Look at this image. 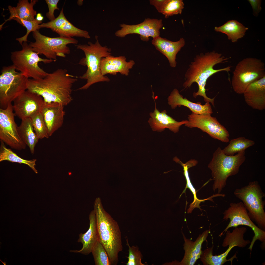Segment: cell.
Returning a JSON list of instances; mask_svg holds the SVG:
<instances>
[{
  "label": "cell",
  "mask_w": 265,
  "mask_h": 265,
  "mask_svg": "<svg viewBox=\"0 0 265 265\" xmlns=\"http://www.w3.org/2000/svg\"><path fill=\"white\" fill-rule=\"evenodd\" d=\"M77 80L66 69L59 68L47 73L43 78L29 79L27 90L41 96L45 103H57L66 106L72 100V87Z\"/></svg>",
  "instance_id": "6da1fadb"
},
{
  "label": "cell",
  "mask_w": 265,
  "mask_h": 265,
  "mask_svg": "<svg viewBox=\"0 0 265 265\" xmlns=\"http://www.w3.org/2000/svg\"><path fill=\"white\" fill-rule=\"evenodd\" d=\"M229 59L214 51L204 54L201 53L197 55L191 62L185 74V80L183 86L187 89L193 83H196L198 90L197 92L193 93V97L196 98L198 96H202L206 102L211 103L214 106L215 97L209 98L206 94V82L210 76L216 73L226 71L228 73L231 71V66L219 69H214L213 67L217 64L227 62Z\"/></svg>",
  "instance_id": "7a4b0ae2"
},
{
  "label": "cell",
  "mask_w": 265,
  "mask_h": 265,
  "mask_svg": "<svg viewBox=\"0 0 265 265\" xmlns=\"http://www.w3.org/2000/svg\"><path fill=\"white\" fill-rule=\"evenodd\" d=\"M98 240L108 255L112 265H116L118 254L123 249L121 233L118 222L105 210L100 198L94 202Z\"/></svg>",
  "instance_id": "3957f363"
},
{
  "label": "cell",
  "mask_w": 265,
  "mask_h": 265,
  "mask_svg": "<svg viewBox=\"0 0 265 265\" xmlns=\"http://www.w3.org/2000/svg\"><path fill=\"white\" fill-rule=\"evenodd\" d=\"M95 38L96 41L94 44L89 41L88 44H79L76 45L77 49L83 51L85 55L79 64L87 67L86 72L79 77L81 79L87 80V82L78 90H86L95 83L109 82L110 80L107 77L102 74L100 63L102 58L111 55V49L106 46H102L99 42L98 36H96Z\"/></svg>",
  "instance_id": "277c9868"
},
{
  "label": "cell",
  "mask_w": 265,
  "mask_h": 265,
  "mask_svg": "<svg viewBox=\"0 0 265 265\" xmlns=\"http://www.w3.org/2000/svg\"><path fill=\"white\" fill-rule=\"evenodd\" d=\"M245 151H243L235 155L228 156L223 152L220 147L217 148L208 165L214 181V191L217 190L218 193L220 194L225 187L228 177L238 172L240 167L245 160Z\"/></svg>",
  "instance_id": "5b68a950"
},
{
  "label": "cell",
  "mask_w": 265,
  "mask_h": 265,
  "mask_svg": "<svg viewBox=\"0 0 265 265\" xmlns=\"http://www.w3.org/2000/svg\"><path fill=\"white\" fill-rule=\"evenodd\" d=\"M234 195L242 201L247 209L251 220L260 229L265 231V193L258 182H250L247 185L236 189Z\"/></svg>",
  "instance_id": "8992f818"
},
{
  "label": "cell",
  "mask_w": 265,
  "mask_h": 265,
  "mask_svg": "<svg viewBox=\"0 0 265 265\" xmlns=\"http://www.w3.org/2000/svg\"><path fill=\"white\" fill-rule=\"evenodd\" d=\"M29 78L17 71L14 66H3L0 75V108L8 105L27 90Z\"/></svg>",
  "instance_id": "52a82bcc"
},
{
  "label": "cell",
  "mask_w": 265,
  "mask_h": 265,
  "mask_svg": "<svg viewBox=\"0 0 265 265\" xmlns=\"http://www.w3.org/2000/svg\"><path fill=\"white\" fill-rule=\"evenodd\" d=\"M21 45V50L11 53V59L16 70L28 78L39 79L44 77L47 73L40 67L39 63L48 64L54 61L39 57L27 42H23Z\"/></svg>",
  "instance_id": "ba28073f"
},
{
  "label": "cell",
  "mask_w": 265,
  "mask_h": 265,
  "mask_svg": "<svg viewBox=\"0 0 265 265\" xmlns=\"http://www.w3.org/2000/svg\"><path fill=\"white\" fill-rule=\"evenodd\" d=\"M265 77V67L261 60L256 58H244L236 66L231 84L234 91L243 94L251 83Z\"/></svg>",
  "instance_id": "9c48e42d"
},
{
  "label": "cell",
  "mask_w": 265,
  "mask_h": 265,
  "mask_svg": "<svg viewBox=\"0 0 265 265\" xmlns=\"http://www.w3.org/2000/svg\"><path fill=\"white\" fill-rule=\"evenodd\" d=\"M32 35L35 41L30 42L29 45L33 51L54 62L57 56L65 58L66 54L70 53L68 44L78 43L77 40L72 38L49 37L41 34L38 30L33 31Z\"/></svg>",
  "instance_id": "30bf717a"
},
{
  "label": "cell",
  "mask_w": 265,
  "mask_h": 265,
  "mask_svg": "<svg viewBox=\"0 0 265 265\" xmlns=\"http://www.w3.org/2000/svg\"><path fill=\"white\" fill-rule=\"evenodd\" d=\"M223 219L230 220V222L225 229L220 234L221 236L230 228L235 227L239 225H244L250 227L253 231V237L250 246L248 248L251 252L255 242L257 240L263 243L265 245V231L256 226L250 218L248 211L243 203H231L229 207L223 213Z\"/></svg>",
  "instance_id": "8fae6325"
},
{
  "label": "cell",
  "mask_w": 265,
  "mask_h": 265,
  "mask_svg": "<svg viewBox=\"0 0 265 265\" xmlns=\"http://www.w3.org/2000/svg\"><path fill=\"white\" fill-rule=\"evenodd\" d=\"M13 111L11 103L5 109L0 108V140L13 149H25L27 146L19 136Z\"/></svg>",
  "instance_id": "7c38bea8"
},
{
  "label": "cell",
  "mask_w": 265,
  "mask_h": 265,
  "mask_svg": "<svg viewBox=\"0 0 265 265\" xmlns=\"http://www.w3.org/2000/svg\"><path fill=\"white\" fill-rule=\"evenodd\" d=\"M210 114H198L192 112L188 116L185 124L189 128H197L206 132L212 137L225 143L229 141L228 131Z\"/></svg>",
  "instance_id": "4fadbf2b"
},
{
  "label": "cell",
  "mask_w": 265,
  "mask_h": 265,
  "mask_svg": "<svg viewBox=\"0 0 265 265\" xmlns=\"http://www.w3.org/2000/svg\"><path fill=\"white\" fill-rule=\"evenodd\" d=\"M119 26L121 29L115 33L116 36L123 38L129 34H137L139 35L141 40L147 41L150 37L153 39L159 36L160 29L163 24L161 19L147 18L138 24L131 25L122 24Z\"/></svg>",
  "instance_id": "5bb4252c"
},
{
  "label": "cell",
  "mask_w": 265,
  "mask_h": 265,
  "mask_svg": "<svg viewBox=\"0 0 265 265\" xmlns=\"http://www.w3.org/2000/svg\"><path fill=\"white\" fill-rule=\"evenodd\" d=\"M13 101L14 115L22 120L31 118L40 111L44 100L40 95L27 90Z\"/></svg>",
  "instance_id": "9a60e30c"
},
{
  "label": "cell",
  "mask_w": 265,
  "mask_h": 265,
  "mask_svg": "<svg viewBox=\"0 0 265 265\" xmlns=\"http://www.w3.org/2000/svg\"><path fill=\"white\" fill-rule=\"evenodd\" d=\"M39 28L40 29L42 28L50 29L61 37L90 38L87 31L76 27L67 20L64 14L63 7L58 16L54 20L42 23L39 25Z\"/></svg>",
  "instance_id": "2e32d148"
},
{
  "label": "cell",
  "mask_w": 265,
  "mask_h": 265,
  "mask_svg": "<svg viewBox=\"0 0 265 265\" xmlns=\"http://www.w3.org/2000/svg\"><path fill=\"white\" fill-rule=\"evenodd\" d=\"M64 106L59 103H48L44 101L40 111L49 137L62 125L65 115Z\"/></svg>",
  "instance_id": "e0dca14e"
},
{
  "label": "cell",
  "mask_w": 265,
  "mask_h": 265,
  "mask_svg": "<svg viewBox=\"0 0 265 265\" xmlns=\"http://www.w3.org/2000/svg\"><path fill=\"white\" fill-rule=\"evenodd\" d=\"M182 232L184 241L183 249L185 253L181 261L177 263V265H193L200 258L202 251V244L205 241L207 242V238L210 233V230L204 231L194 242L186 238L182 231Z\"/></svg>",
  "instance_id": "ac0fdd59"
},
{
  "label": "cell",
  "mask_w": 265,
  "mask_h": 265,
  "mask_svg": "<svg viewBox=\"0 0 265 265\" xmlns=\"http://www.w3.org/2000/svg\"><path fill=\"white\" fill-rule=\"evenodd\" d=\"M153 97L155 102V108L153 112L150 113V118L148 121L152 130L161 132L165 128H167L175 133L178 132L180 127L186 123L187 120L177 121L168 115L166 110L160 112L156 108V102L153 96Z\"/></svg>",
  "instance_id": "d6986e66"
},
{
  "label": "cell",
  "mask_w": 265,
  "mask_h": 265,
  "mask_svg": "<svg viewBox=\"0 0 265 265\" xmlns=\"http://www.w3.org/2000/svg\"><path fill=\"white\" fill-rule=\"evenodd\" d=\"M124 56L114 57L112 55L103 57L100 63L102 74L104 76L107 74L116 75L117 73L127 76L129 69L132 68L135 63L132 60L127 62Z\"/></svg>",
  "instance_id": "ffe728a7"
},
{
  "label": "cell",
  "mask_w": 265,
  "mask_h": 265,
  "mask_svg": "<svg viewBox=\"0 0 265 265\" xmlns=\"http://www.w3.org/2000/svg\"><path fill=\"white\" fill-rule=\"evenodd\" d=\"M245 100L252 108L262 110L265 108V77L249 85L243 94Z\"/></svg>",
  "instance_id": "44dd1931"
},
{
  "label": "cell",
  "mask_w": 265,
  "mask_h": 265,
  "mask_svg": "<svg viewBox=\"0 0 265 265\" xmlns=\"http://www.w3.org/2000/svg\"><path fill=\"white\" fill-rule=\"evenodd\" d=\"M151 42L157 50L166 56L170 66L175 67L176 55L184 46L185 39L181 38L177 41H173L159 36L153 38Z\"/></svg>",
  "instance_id": "7402d4cb"
},
{
  "label": "cell",
  "mask_w": 265,
  "mask_h": 265,
  "mask_svg": "<svg viewBox=\"0 0 265 265\" xmlns=\"http://www.w3.org/2000/svg\"><path fill=\"white\" fill-rule=\"evenodd\" d=\"M168 104L172 109L178 106H183L188 108L194 113L198 114H211L213 113L211 106L208 102L202 105L199 103L191 102L186 98H184L176 89H174L168 98Z\"/></svg>",
  "instance_id": "603a6c76"
},
{
  "label": "cell",
  "mask_w": 265,
  "mask_h": 265,
  "mask_svg": "<svg viewBox=\"0 0 265 265\" xmlns=\"http://www.w3.org/2000/svg\"><path fill=\"white\" fill-rule=\"evenodd\" d=\"M89 226L85 233L79 235L78 242L81 243L83 246L80 250H70L71 252L80 253L87 255L91 252L92 250L98 240L96 216L94 210L90 212L89 216Z\"/></svg>",
  "instance_id": "cb8c5ba5"
},
{
  "label": "cell",
  "mask_w": 265,
  "mask_h": 265,
  "mask_svg": "<svg viewBox=\"0 0 265 265\" xmlns=\"http://www.w3.org/2000/svg\"><path fill=\"white\" fill-rule=\"evenodd\" d=\"M38 0H31L30 2L28 0H19L16 7L9 5L8 8L10 13L9 18L5 20V22L0 26L1 30L3 25L8 21L14 18L27 21L35 20L34 16L37 15V12L33 8V6Z\"/></svg>",
  "instance_id": "d4e9b609"
},
{
  "label": "cell",
  "mask_w": 265,
  "mask_h": 265,
  "mask_svg": "<svg viewBox=\"0 0 265 265\" xmlns=\"http://www.w3.org/2000/svg\"><path fill=\"white\" fill-rule=\"evenodd\" d=\"M18 131L21 140L29 147L31 153L34 154L35 146L39 139L34 132L31 118L22 119Z\"/></svg>",
  "instance_id": "484cf974"
},
{
  "label": "cell",
  "mask_w": 265,
  "mask_h": 265,
  "mask_svg": "<svg viewBox=\"0 0 265 265\" xmlns=\"http://www.w3.org/2000/svg\"><path fill=\"white\" fill-rule=\"evenodd\" d=\"M248 29L241 23L234 20L229 21L223 25L214 28L215 31L226 34L228 39L233 42L243 38Z\"/></svg>",
  "instance_id": "4316f807"
},
{
  "label": "cell",
  "mask_w": 265,
  "mask_h": 265,
  "mask_svg": "<svg viewBox=\"0 0 265 265\" xmlns=\"http://www.w3.org/2000/svg\"><path fill=\"white\" fill-rule=\"evenodd\" d=\"M233 246H229L225 251L219 255H213V245L212 247L202 251L200 258L204 265H222L226 262L230 261L231 265L235 258H237L236 254H235L229 259L227 257Z\"/></svg>",
  "instance_id": "83f0119b"
},
{
  "label": "cell",
  "mask_w": 265,
  "mask_h": 265,
  "mask_svg": "<svg viewBox=\"0 0 265 265\" xmlns=\"http://www.w3.org/2000/svg\"><path fill=\"white\" fill-rule=\"evenodd\" d=\"M235 228L232 232L227 230L225 233L226 236L222 245L223 247L234 246L243 248L250 243L249 240H245L244 238L246 228L244 227Z\"/></svg>",
  "instance_id": "f1b7e54d"
},
{
  "label": "cell",
  "mask_w": 265,
  "mask_h": 265,
  "mask_svg": "<svg viewBox=\"0 0 265 265\" xmlns=\"http://www.w3.org/2000/svg\"><path fill=\"white\" fill-rule=\"evenodd\" d=\"M4 143L0 140V162L7 161L13 162L28 165L36 173H38L35 166L37 159L30 160L25 159L18 156L11 149L6 147Z\"/></svg>",
  "instance_id": "f546056e"
},
{
  "label": "cell",
  "mask_w": 265,
  "mask_h": 265,
  "mask_svg": "<svg viewBox=\"0 0 265 265\" xmlns=\"http://www.w3.org/2000/svg\"><path fill=\"white\" fill-rule=\"evenodd\" d=\"M255 143L253 140L247 139L244 137H240L231 140L228 145L222 150L225 155L233 156L236 153L245 151Z\"/></svg>",
  "instance_id": "4dcf8cb0"
},
{
  "label": "cell",
  "mask_w": 265,
  "mask_h": 265,
  "mask_svg": "<svg viewBox=\"0 0 265 265\" xmlns=\"http://www.w3.org/2000/svg\"><path fill=\"white\" fill-rule=\"evenodd\" d=\"M177 162L180 164L183 167L184 171V174L186 181L187 187L189 188L193 194L194 199L193 202L189 206V207L187 210L188 213H191L193 210L196 208H198L200 210L199 204L203 200L198 199L196 196V191L190 182L188 174V168L192 167L190 163L188 161L185 163H183L179 159L177 160Z\"/></svg>",
  "instance_id": "1f68e13d"
},
{
  "label": "cell",
  "mask_w": 265,
  "mask_h": 265,
  "mask_svg": "<svg viewBox=\"0 0 265 265\" xmlns=\"http://www.w3.org/2000/svg\"><path fill=\"white\" fill-rule=\"evenodd\" d=\"M95 265H112L105 249L98 240L92 251Z\"/></svg>",
  "instance_id": "d6a6232c"
},
{
  "label": "cell",
  "mask_w": 265,
  "mask_h": 265,
  "mask_svg": "<svg viewBox=\"0 0 265 265\" xmlns=\"http://www.w3.org/2000/svg\"><path fill=\"white\" fill-rule=\"evenodd\" d=\"M34 131L39 139L49 137L43 116L40 111L31 118Z\"/></svg>",
  "instance_id": "836d02e7"
},
{
  "label": "cell",
  "mask_w": 265,
  "mask_h": 265,
  "mask_svg": "<svg viewBox=\"0 0 265 265\" xmlns=\"http://www.w3.org/2000/svg\"><path fill=\"white\" fill-rule=\"evenodd\" d=\"M184 6L182 0H166L161 13L167 18L173 15L181 14Z\"/></svg>",
  "instance_id": "e575fe53"
},
{
  "label": "cell",
  "mask_w": 265,
  "mask_h": 265,
  "mask_svg": "<svg viewBox=\"0 0 265 265\" xmlns=\"http://www.w3.org/2000/svg\"><path fill=\"white\" fill-rule=\"evenodd\" d=\"M13 20L16 21L26 29L27 32L25 35L16 39V40L18 41L21 45L23 42L27 41V38L29 33L31 32L38 30L40 29L39 25L42 23V21H39L36 19L35 20L31 21L26 20L18 18H14Z\"/></svg>",
  "instance_id": "d590c367"
},
{
  "label": "cell",
  "mask_w": 265,
  "mask_h": 265,
  "mask_svg": "<svg viewBox=\"0 0 265 265\" xmlns=\"http://www.w3.org/2000/svg\"><path fill=\"white\" fill-rule=\"evenodd\" d=\"M126 245L129 247L128 261L127 265H144L141 260L142 255L139 250L137 246L130 247L128 242V238L126 239Z\"/></svg>",
  "instance_id": "8d00e7d4"
},
{
  "label": "cell",
  "mask_w": 265,
  "mask_h": 265,
  "mask_svg": "<svg viewBox=\"0 0 265 265\" xmlns=\"http://www.w3.org/2000/svg\"><path fill=\"white\" fill-rule=\"evenodd\" d=\"M48 8L49 11L46 13V16L50 21L54 20L55 18L54 11L55 10H59L57 6L59 0H45Z\"/></svg>",
  "instance_id": "74e56055"
},
{
  "label": "cell",
  "mask_w": 265,
  "mask_h": 265,
  "mask_svg": "<svg viewBox=\"0 0 265 265\" xmlns=\"http://www.w3.org/2000/svg\"><path fill=\"white\" fill-rule=\"evenodd\" d=\"M248 1L252 6L253 15L255 16H257L262 9L261 7V0H249Z\"/></svg>",
  "instance_id": "f35d334b"
},
{
  "label": "cell",
  "mask_w": 265,
  "mask_h": 265,
  "mask_svg": "<svg viewBox=\"0 0 265 265\" xmlns=\"http://www.w3.org/2000/svg\"><path fill=\"white\" fill-rule=\"evenodd\" d=\"M150 4L154 6L158 12L161 13L166 0H150Z\"/></svg>",
  "instance_id": "ab89813d"
},
{
  "label": "cell",
  "mask_w": 265,
  "mask_h": 265,
  "mask_svg": "<svg viewBox=\"0 0 265 265\" xmlns=\"http://www.w3.org/2000/svg\"><path fill=\"white\" fill-rule=\"evenodd\" d=\"M36 19L39 21H42L43 19V17L41 13H39L37 14Z\"/></svg>",
  "instance_id": "60d3db41"
},
{
  "label": "cell",
  "mask_w": 265,
  "mask_h": 265,
  "mask_svg": "<svg viewBox=\"0 0 265 265\" xmlns=\"http://www.w3.org/2000/svg\"><path fill=\"white\" fill-rule=\"evenodd\" d=\"M0 260V261H1L3 263V265H6V261L5 262H3L1 260Z\"/></svg>",
  "instance_id": "b9f144b4"
}]
</instances>
